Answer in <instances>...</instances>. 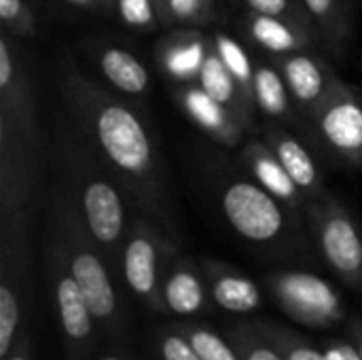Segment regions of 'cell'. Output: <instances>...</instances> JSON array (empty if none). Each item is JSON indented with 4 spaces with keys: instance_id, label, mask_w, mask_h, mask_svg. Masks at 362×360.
<instances>
[{
    "instance_id": "obj_1",
    "label": "cell",
    "mask_w": 362,
    "mask_h": 360,
    "mask_svg": "<svg viewBox=\"0 0 362 360\" xmlns=\"http://www.w3.org/2000/svg\"><path fill=\"white\" fill-rule=\"evenodd\" d=\"M55 74L62 110L106 163L129 206L136 214L159 223L178 242L180 227L170 178L148 119L87 76L68 51L57 55Z\"/></svg>"
},
{
    "instance_id": "obj_2",
    "label": "cell",
    "mask_w": 362,
    "mask_h": 360,
    "mask_svg": "<svg viewBox=\"0 0 362 360\" xmlns=\"http://www.w3.org/2000/svg\"><path fill=\"white\" fill-rule=\"evenodd\" d=\"M210 195L229 231L255 255L278 263H308L316 250L305 216L263 189L246 170L210 168Z\"/></svg>"
},
{
    "instance_id": "obj_3",
    "label": "cell",
    "mask_w": 362,
    "mask_h": 360,
    "mask_svg": "<svg viewBox=\"0 0 362 360\" xmlns=\"http://www.w3.org/2000/svg\"><path fill=\"white\" fill-rule=\"evenodd\" d=\"M51 149L55 180L70 193L89 233L119 276V257L132 223L127 216V208H132L127 195L64 110L55 123Z\"/></svg>"
},
{
    "instance_id": "obj_4",
    "label": "cell",
    "mask_w": 362,
    "mask_h": 360,
    "mask_svg": "<svg viewBox=\"0 0 362 360\" xmlns=\"http://www.w3.org/2000/svg\"><path fill=\"white\" fill-rule=\"evenodd\" d=\"M45 223L59 236L70 269L91 308L104 342L127 344L129 308L117 272L95 244L70 193L53 180L45 197Z\"/></svg>"
},
{
    "instance_id": "obj_5",
    "label": "cell",
    "mask_w": 362,
    "mask_h": 360,
    "mask_svg": "<svg viewBox=\"0 0 362 360\" xmlns=\"http://www.w3.org/2000/svg\"><path fill=\"white\" fill-rule=\"evenodd\" d=\"M42 274L59 325L64 359L91 360L102 333L70 269L64 244L49 223H42Z\"/></svg>"
},
{
    "instance_id": "obj_6",
    "label": "cell",
    "mask_w": 362,
    "mask_h": 360,
    "mask_svg": "<svg viewBox=\"0 0 362 360\" xmlns=\"http://www.w3.org/2000/svg\"><path fill=\"white\" fill-rule=\"evenodd\" d=\"M34 214L0 221V359L28 329L32 310V229Z\"/></svg>"
},
{
    "instance_id": "obj_7",
    "label": "cell",
    "mask_w": 362,
    "mask_h": 360,
    "mask_svg": "<svg viewBox=\"0 0 362 360\" xmlns=\"http://www.w3.org/2000/svg\"><path fill=\"white\" fill-rule=\"evenodd\" d=\"M178 248L180 244L153 219H132L119 257V278L132 299L157 316H163L161 280Z\"/></svg>"
},
{
    "instance_id": "obj_8",
    "label": "cell",
    "mask_w": 362,
    "mask_h": 360,
    "mask_svg": "<svg viewBox=\"0 0 362 360\" xmlns=\"http://www.w3.org/2000/svg\"><path fill=\"white\" fill-rule=\"evenodd\" d=\"M305 223L318 259L352 291L362 293V227L329 191L310 199Z\"/></svg>"
},
{
    "instance_id": "obj_9",
    "label": "cell",
    "mask_w": 362,
    "mask_h": 360,
    "mask_svg": "<svg viewBox=\"0 0 362 360\" xmlns=\"http://www.w3.org/2000/svg\"><path fill=\"white\" fill-rule=\"evenodd\" d=\"M272 301L295 323L331 331L348 323V306L344 295L327 278L305 269H276L263 276Z\"/></svg>"
},
{
    "instance_id": "obj_10",
    "label": "cell",
    "mask_w": 362,
    "mask_h": 360,
    "mask_svg": "<svg viewBox=\"0 0 362 360\" xmlns=\"http://www.w3.org/2000/svg\"><path fill=\"white\" fill-rule=\"evenodd\" d=\"M312 144L335 163L362 168V93L341 76L308 117Z\"/></svg>"
},
{
    "instance_id": "obj_11",
    "label": "cell",
    "mask_w": 362,
    "mask_h": 360,
    "mask_svg": "<svg viewBox=\"0 0 362 360\" xmlns=\"http://www.w3.org/2000/svg\"><path fill=\"white\" fill-rule=\"evenodd\" d=\"M45 144L0 121V221L34 214L42 180Z\"/></svg>"
},
{
    "instance_id": "obj_12",
    "label": "cell",
    "mask_w": 362,
    "mask_h": 360,
    "mask_svg": "<svg viewBox=\"0 0 362 360\" xmlns=\"http://www.w3.org/2000/svg\"><path fill=\"white\" fill-rule=\"evenodd\" d=\"M161 306L163 316H174L178 320H197L216 310L202 261L191 259L180 248L172 255L165 267L161 280Z\"/></svg>"
},
{
    "instance_id": "obj_13",
    "label": "cell",
    "mask_w": 362,
    "mask_h": 360,
    "mask_svg": "<svg viewBox=\"0 0 362 360\" xmlns=\"http://www.w3.org/2000/svg\"><path fill=\"white\" fill-rule=\"evenodd\" d=\"M174 100L178 108L210 140L225 149H238L246 142L248 125L225 104L214 100L199 83L176 85Z\"/></svg>"
},
{
    "instance_id": "obj_14",
    "label": "cell",
    "mask_w": 362,
    "mask_h": 360,
    "mask_svg": "<svg viewBox=\"0 0 362 360\" xmlns=\"http://www.w3.org/2000/svg\"><path fill=\"white\" fill-rule=\"evenodd\" d=\"M276 66L288 85L297 110L305 117L318 108L339 76L322 57L310 53V49L276 57Z\"/></svg>"
},
{
    "instance_id": "obj_15",
    "label": "cell",
    "mask_w": 362,
    "mask_h": 360,
    "mask_svg": "<svg viewBox=\"0 0 362 360\" xmlns=\"http://www.w3.org/2000/svg\"><path fill=\"white\" fill-rule=\"evenodd\" d=\"M202 267L216 310L233 316H252L263 308L265 299L259 282L242 269L218 259H202Z\"/></svg>"
},
{
    "instance_id": "obj_16",
    "label": "cell",
    "mask_w": 362,
    "mask_h": 360,
    "mask_svg": "<svg viewBox=\"0 0 362 360\" xmlns=\"http://www.w3.org/2000/svg\"><path fill=\"white\" fill-rule=\"evenodd\" d=\"M210 51L212 38L195 25H185L161 38L155 53L161 72L176 85H187L199 81V72Z\"/></svg>"
},
{
    "instance_id": "obj_17",
    "label": "cell",
    "mask_w": 362,
    "mask_h": 360,
    "mask_svg": "<svg viewBox=\"0 0 362 360\" xmlns=\"http://www.w3.org/2000/svg\"><path fill=\"white\" fill-rule=\"evenodd\" d=\"M240 163L263 189L276 195L291 210L305 216L308 197L301 193V189L291 178V174L286 172V168L282 166L274 149L265 142V138L246 140L240 151Z\"/></svg>"
},
{
    "instance_id": "obj_18",
    "label": "cell",
    "mask_w": 362,
    "mask_h": 360,
    "mask_svg": "<svg viewBox=\"0 0 362 360\" xmlns=\"http://www.w3.org/2000/svg\"><path fill=\"white\" fill-rule=\"evenodd\" d=\"M265 142L274 149L291 178L297 182L301 193L310 199H318L327 193L325 189V176L322 170L314 157V153L288 129H284L278 123H269L263 129Z\"/></svg>"
},
{
    "instance_id": "obj_19",
    "label": "cell",
    "mask_w": 362,
    "mask_h": 360,
    "mask_svg": "<svg viewBox=\"0 0 362 360\" xmlns=\"http://www.w3.org/2000/svg\"><path fill=\"white\" fill-rule=\"evenodd\" d=\"M244 25L248 38L274 57H282L295 51H308L316 36L308 25L299 21L259 13H248Z\"/></svg>"
},
{
    "instance_id": "obj_20",
    "label": "cell",
    "mask_w": 362,
    "mask_h": 360,
    "mask_svg": "<svg viewBox=\"0 0 362 360\" xmlns=\"http://www.w3.org/2000/svg\"><path fill=\"white\" fill-rule=\"evenodd\" d=\"M95 66L102 76L117 89L127 95H142L148 91L151 74L146 66L127 49L115 45H102L93 53Z\"/></svg>"
},
{
    "instance_id": "obj_21",
    "label": "cell",
    "mask_w": 362,
    "mask_h": 360,
    "mask_svg": "<svg viewBox=\"0 0 362 360\" xmlns=\"http://www.w3.org/2000/svg\"><path fill=\"white\" fill-rule=\"evenodd\" d=\"M214 100H218L221 104L229 106L246 125L250 132H255V112L257 106L255 102L244 93V89L240 87V83L235 81V76L229 72V68L223 64V59L216 55V51L212 49L208 53V59L199 72V81H197Z\"/></svg>"
},
{
    "instance_id": "obj_22",
    "label": "cell",
    "mask_w": 362,
    "mask_h": 360,
    "mask_svg": "<svg viewBox=\"0 0 362 360\" xmlns=\"http://www.w3.org/2000/svg\"><path fill=\"white\" fill-rule=\"evenodd\" d=\"M301 6L312 32L329 49L341 51L352 34L350 0H301Z\"/></svg>"
},
{
    "instance_id": "obj_23",
    "label": "cell",
    "mask_w": 362,
    "mask_h": 360,
    "mask_svg": "<svg viewBox=\"0 0 362 360\" xmlns=\"http://www.w3.org/2000/svg\"><path fill=\"white\" fill-rule=\"evenodd\" d=\"M252 98L257 110L274 121H295L301 115L293 102L288 85L278 70V66L257 64L255 68V83H252Z\"/></svg>"
},
{
    "instance_id": "obj_24",
    "label": "cell",
    "mask_w": 362,
    "mask_h": 360,
    "mask_svg": "<svg viewBox=\"0 0 362 360\" xmlns=\"http://www.w3.org/2000/svg\"><path fill=\"white\" fill-rule=\"evenodd\" d=\"M176 327L187 335L202 360H242L227 333H221L202 320H178Z\"/></svg>"
},
{
    "instance_id": "obj_25",
    "label": "cell",
    "mask_w": 362,
    "mask_h": 360,
    "mask_svg": "<svg viewBox=\"0 0 362 360\" xmlns=\"http://www.w3.org/2000/svg\"><path fill=\"white\" fill-rule=\"evenodd\" d=\"M255 327L280 350L284 360H329L322 348L312 344L301 333L269 320H252Z\"/></svg>"
},
{
    "instance_id": "obj_26",
    "label": "cell",
    "mask_w": 362,
    "mask_h": 360,
    "mask_svg": "<svg viewBox=\"0 0 362 360\" xmlns=\"http://www.w3.org/2000/svg\"><path fill=\"white\" fill-rule=\"evenodd\" d=\"M210 38H212V49L216 51V55L223 59V64L235 76V81L240 83L244 93L255 102V98H252V83H255V68H257V64L250 59L248 51L233 36H229L225 32H214Z\"/></svg>"
},
{
    "instance_id": "obj_27",
    "label": "cell",
    "mask_w": 362,
    "mask_h": 360,
    "mask_svg": "<svg viewBox=\"0 0 362 360\" xmlns=\"http://www.w3.org/2000/svg\"><path fill=\"white\" fill-rule=\"evenodd\" d=\"M227 337L238 348L242 360H284L280 350L255 327L252 320H244L227 329Z\"/></svg>"
},
{
    "instance_id": "obj_28",
    "label": "cell",
    "mask_w": 362,
    "mask_h": 360,
    "mask_svg": "<svg viewBox=\"0 0 362 360\" xmlns=\"http://www.w3.org/2000/svg\"><path fill=\"white\" fill-rule=\"evenodd\" d=\"M151 342L159 360H202L187 335L176 327V323L153 329Z\"/></svg>"
},
{
    "instance_id": "obj_29",
    "label": "cell",
    "mask_w": 362,
    "mask_h": 360,
    "mask_svg": "<svg viewBox=\"0 0 362 360\" xmlns=\"http://www.w3.org/2000/svg\"><path fill=\"white\" fill-rule=\"evenodd\" d=\"M214 0H159V19L163 23L199 25L212 17Z\"/></svg>"
},
{
    "instance_id": "obj_30",
    "label": "cell",
    "mask_w": 362,
    "mask_h": 360,
    "mask_svg": "<svg viewBox=\"0 0 362 360\" xmlns=\"http://www.w3.org/2000/svg\"><path fill=\"white\" fill-rule=\"evenodd\" d=\"M2 30L17 38H30L36 34V17L28 0H0Z\"/></svg>"
},
{
    "instance_id": "obj_31",
    "label": "cell",
    "mask_w": 362,
    "mask_h": 360,
    "mask_svg": "<svg viewBox=\"0 0 362 360\" xmlns=\"http://www.w3.org/2000/svg\"><path fill=\"white\" fill-rule=\"evenodd\" d=\"M119 19L136 30H153L161 19L155 0H115Z\"/></svg>"
},
{
    "instance_id": "obj_32",
    "label": "cell",
    "mask_w": 362,
    "mask_h": 360,
    "mask_svg": "<svg viewBox=\"0 0 362 360\" xmlns=\"http://www.w3.org/2000/svg\"><path fill=\"white\" fill-rule=\"evenodd\" d=\"M244 4H246V8L250 13L293 19V21H299V23H303V25L310 28L308 17H305L303 6H301V0H244Z\"/></svg>"
},
{
    "instance_id": "obj_33",
    "label": "cell",
    "mask_w": 362,
    "mask_h": 360,
    "mask_svg": "<svg viewBox=\"0 0 362 360\" xmlns=\"http://www.w3.org/2000/svg\"><path fill=\"white\" fill-rule=\"evenodd\" d=\"M329 360H361V354L350 337H329L322 344Z\"/></svg>"
},
{
    "instance_id": "obj_34",
    "label": "cell",
    "mask_w": 362,
    "mask_h": 360,
    "mask_svg": "<svg viewBox=\"0 0 362 360\" xmlns=\"http://www.w3.org/2000/svg\"><path fill=\"white\" fill-rule=\"evenodd\" d=\"M0 360H36V348H34V337H32L30 327L21 331V335L11 346V350Z\"/></svg>"
},
{
    "instance_id": "obj_35",
    "label": "cell",
    "mask_w": 362,
    "mask_h": 360,
    "mask_svg": "<svg viewBox=\"0 0 362 360\" xmlns=\"http://www.w3.org/2000/svg\"><path fill=\"white\" fill-rule=\"evenodd\" d=\"M91 360H136L134 354L129 352L127 344H112L106 342V348H98Z\"/></svg>"
},
{
    "instance_id": "obj_36",
    "label": "cell",
    "mask_w": 362,
    "mask_h": 360,
    "mask_svg": "<svg viewBox=\"0 0 362 360\" xmlns=\"http://www.w3.org/2000/svg\"><path fill=\"white\" fill-rule=\"evenodd\" d=\"M346 337H350V339H352V344L356 346V350H358V354H361V360H362V318L361 316H352V318H348V323H346Z\"/></svg>"
},
{
    "instance_id": "obj_37",
    "label": "cell",
    "mask_w": 362,
    "mask_h": 360,
    "mask_svg": "<svg viewBox=\"0 0 362 360\" xmlns=\"http://www.w3.org/2000/svg\"><path fill=\"white\" fill-rule=\"evenodd\" d=\"M66 2L72 6H78V8H93L100 0H66Z\"/></svg>"
},
{
    "instance_id": "obj_38",
    "label": "cell",
    "mask_w": 362,
    "mask_h": 360,
    "mask_svg": "<svg viewBox=\"0 0 362 360\" xmlns=\"http://www.w3.org/2000/svg\"><path fill=\"white\" fill-rule=\"evenodd\" d=\"M100 4H104V6H112V4H115V0H100Z\"/></svg>"
},
{
    "instance_id": "obj_39",
    "label": "cell",
    "mask_w": 362,
    "mask_h": 360,
    "mask_svg": "<svg viewBox=\"0 0 362 360\" xmlns=\"http://www.w3.org/2000/svg\"><path fill=\"white\" fill-rule=\"evenodd\" d=\"M155 2H157V11H159V0H155Z\"/></svg>"
}]
</instances>
